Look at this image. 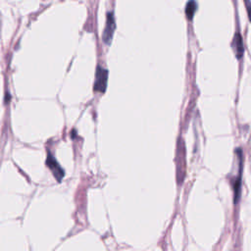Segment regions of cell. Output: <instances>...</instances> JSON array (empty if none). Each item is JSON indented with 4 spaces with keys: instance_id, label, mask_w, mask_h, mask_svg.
<instances>
[{
    "instance_id": "5b68a950",
    "label": "cell",
    "mask_w": 251,
    "mask_h": 251,
    "mask_svg": "<svg viewBox=\"0 0 251 251\" xmlns=\"http://www.w3.org/2000/svg\"><path fill=\"white\" fill-rule=\"evenodd\" d=\"M232 47L234 48L236 58H237V59H240V58L242 57V55H243L244 48H243L242 37H241V35H240L239 32H236L235 35H234V38H233V41H232Z\"/></svg>"
},
{
    "instance_id": "6da1fadb",
    "label": "cell",
    "mask_w": 251,
    "mask_h": 251,
    "mask_svg": "<svg viewBox=\"0 0 251 251\" xmlns=\"http://www.w3.org/2000/svg\"><path fill=\"white\" fill-rule=\"evenodd\" d=\"M184 145L181 140V138L178 139V145H177V157H176V176L178 183H181V180L185 175V150Z\"/></svg>"
},
{
    "instance_id": "52a82bcc",
    "label": "cell",
    "mask_w": 251,
    "mask_h": 251,
    "mask_svg": "<svg viewBox=\"0 0 251 251\" xmlns=\"http://www.w3.org/2000/svg\"><path fill=\"white\" fill-rule=\"evenodd\" d=\"M244 2H245L246 9H247V13H248L249 20H250V22H251V0H244Z\"/></svg>"
},
{
    "instance_id": "8992f818",
    "label": "cell",
    "mask_w": 251,
    "mask_h": 251,
    "mask_svg": "<svg viewBox=\"0 0 251 251\" xmlns=\"http://www.w3.org/2000/svg\"><path fill=\"white\" fill-rule=\"evenodd\" d=\"M197 9V2L196 0H189L185 6V15L189 21L192 20L194 13Z\"/></svg>"
},
{
    "instance_id": "7a4b0ae2",
    "label": "cell",
    "mask_w": 251,
    "mask_h": 251,
    "mask_svg": "<svg viewBox=\"0 0 251 251\" xmlns=\"http://www.w3.org/2000/svg\"><path fill=\"white\" fill-rule=\"evenodd\" d=\"M107 80H108V71L98 66L96 70V75H95L94 90L103 93L107 87Z\"/></svg>"
},
{
    "instance_id": "3957f363",
    "label": "cell",
    "mask_w": 251,
    "mask_h": 251,
    "mask_svg": "<svg viewBox=\"0 0 251 251\" xmlns=\"http://www.w3.org/2000/svg\"><path fill=\"white\" fill-rule=\"evenodd\" d=\"M115 27H116V24H115V18L112 12H109L107 14V21H106V25H105V29L103 31V41L106 44H110L113 38V34L115 31Z\"/></svg>"
},
{
    "instance_id": "277c9868",
    "label": "cell",
    "mask_w": 251,
    "mask_h": 251,
    "mask_svg": "<svg viewBox=\"0 0 251 251\" xmlns=\"http://www.w3.org/2000/svg\"><path fill=\"white\" fill-rule=\"evenodd\" d=\"M46 164L53 171V174L57 177L58 181H60L62 179V177L64 176V170L59 166V164L56 162V160L52 158V156H48V158L46 160Z\"/></svg>"
}]
</instances>
